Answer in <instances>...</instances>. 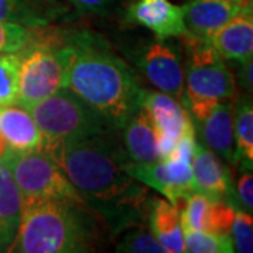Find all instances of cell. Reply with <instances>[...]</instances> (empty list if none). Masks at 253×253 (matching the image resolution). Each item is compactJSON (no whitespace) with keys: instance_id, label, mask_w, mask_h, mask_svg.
<instances>
[{"instance_id":"6da1fadb","label":"cell","mask_w":253,"mask_h":253,"mask_svg":"<svg viewBox=\"0 0 253 253\" xmlns=\"http://www.w3.org/2000/svg\"><path fill=\"white\" fill-rule=\"evenodd\" d=\"M113 131L65 142L45 154L62 169L86 208L121 232L144 218L148 190L126 172L128 158Z\"/></svg>"},{"instance_id":"7a4b0ae2","label":"cell","mask_w":253,"mask_h":253,"mask_svg":"<svg viewBox=\"0 0 253 253\" xmlns=\"http://www.w3.org/2000/svg\"><path fill=\"white\" fill-rule=\"evenodd\" d=\"M58 38L65 87L96 111L109 126L120 129L139 106L142 89L132 69L97 33L68 30Z\"/></svg>"},{"instance_id":"3957f363","label":"cell","mask_w":253,"mask_h":253,"mask_svg":"<svg viewBox=\"0 0 253 253\" xmlns=\"http://www.w3.org/2000/svg\"><path fill=\"white\" fill-rule=\"evenodd\" d=\"M82 208L49 197H23L17 232L7 252H89L93 236Z\"/></svg>"},{"instance_id":"277c9868","label":"cell","mask_w":253,"mask_h":253,"mask_svg":"<svg viewBox=\"0 0 253 253\" xmlns=\"http://www.w3.org/2000/svg\"><path fill=\"white\" fill-rule=\"evenodd\" d=\"M186 48V103L197 121L210 116L218 103L234 97L235 78L206 40L190 33L180 37Z\"/></svg>"},{"instance_id":"5b68a950","label":"cell","mask_w":253,"mask_h":253,"mask_svg":"<svg viewBox=\"0 0 253 253\" xmlns=\"http://www.w3.org/2000/svg\"><path fill=\"white\" fill-rule=\"evenodd\" d=\"M23 109L31 114L42 132V152L111 129L96 111L66 87Z\"/></svg>"},{"instance_id":"8992f818","label":"cell","mask_w":253,"mask_h":253,"mask_svg":"<svg viewBox=\"0 0 253 253\" xmlns=\"http://www.w3.org/2000/svg\"><path fill=\"white\" fill-rule=\"evenodd\" d=\"M20 52L17 99L14 104L26 107L65 87L59 38L55 33L45 37L34 36L33 41Z\"/></svg>"},{"instance_id":"52a82bcc","label":"cell","mask_w":253,"mask_h":253,"mask_svg":"<svg viewBox=\"0 0 253 253\" xmlns=\"http://www.w3.org/2000/svg\"><path fill=\"white\" fill-rule=\"evenodd\" d=\"M0 161L7 166L23 197H49L86 207L62 169L45 152L7 148Z\"/></svg>"},{"instance_id":"ba28073f","label":"cell","mask_w":253,"mask_h":253,"mask_svg":"<svg viewBox=\"0 0 253 253\" xmlns=\"http://www.w3.org/2000/svg\"><path fill=\"white\" fill-rule=\"evenodd\" d=\"M126 172L145 186L161 193L170 204L179 208L194 190L191 159H158L152 162H126Z\"/></svg>"},{"instance_id":"9c48e42d","label":"cell","mask_w":253,"mask_h":253,"mask_svg":"<svg viewBox=\"0 0 253 253\" xmlns=\"http://www.w3.org/2000/svg\"><path fill=\"white\" fill-rule=\"evenodd\" d=\"M139 106L146 111L154 126L161 159L169 156L181 138L196 134L189 111L170 94L142 89Z\"/></svg>"},{"instance_id":"30bf717a","label":"cell","mask_w":253,"mask_h":253,"mask_svg":"<svg viewBox=\"0 0 253 253\" xmlns=\"http://www.w3.org/2000/svg\"><path fill=\"white\" fill-rule=\"evenodd\" d=\"M136 65L156 89L174 99L183 97L184 75L180 55L173 44L165 42V40L148 42L136 55Z\"/></svg>"},{"instance_id":"8fae6325","label":"cell","mask_w":253,"mask_h":253,"mask_svg":"<svg viewBox=\"0 0 253 253\" xmlns=\"http://www.w3.org/2000/svg\"><path fill=\"white\" fill-rule=\"evenodd\" d=\"M183 7L184 26L191 36L208 41L229 20L252 10V3L232 0H189Z\"/></svg>"},{"instance_id":"7c38bea8","label":"cell","mask_w":253,"mask_h":253,"mask_svg":"<svg viewBox=\"0 0 253 253\" xmlns=\"http://www.w3.org/2000/svg\"><path fill=\"white\" fill-rule=\"evenodd\" d=\"M181 225L199 231L231 235L235 208L225 201L208 199L199 191H193L179 207Z\"/></svg>"},{"instance_id":"4fadbf2b","label":"cell","mask_w":253,"mask_h":253,"mask_svg":"<svg viewBox=\"0 0 253 253\" xmlns=\"http://www.w3.org/2000/svg\"><path fill=\"white\" fill-rule=\"evenodd\" d=\"M128 18L151 30L158 40L180 38L189 33L183 20V7L169 0H134L128 7Z\"/></svg>"},{"instance_id":"5bb4252c","label":"cell","mask_w":253,"mask_h":253,"mask_svg":"<svg viewBox=\"0 0 253 253\" xmlns=\"http://www.w3.org/2000/svg\"><path fill=\"white\" fill-rule=\"evenodd\" d=\"M194 190L208 199L225 201L232 194L229 174L222 162L206 145L197 144L191 158Z\"/></svg>"},{"instance_id":"9a60e30c","label":"cell","mask_w":253,"mask_h":253,"mask_svg":"<svg viewBox=\"0 0 253 253\" xmlns=\"http://www.w3.org/2000/svg\"><path fill=\"white\" fill-rule=\"evenodd\" d=\"M208 44L222 59L244 62L253 55L252 10L238 14L210 37Z\"/></svg>"},{"instance_id":"2e32d148","label":"cell","mask_w":253,"mask_h":253,"mask_svg":"<svg viewBox=\"0 0 253 253\" xmlns=\"http://www.w3.org/2000/svg\"><path fill=\"white\" fill-rule=\"evenodd\" d=\"M68 13L61 0H0V21L45 28Z\"/></svg>"},{"instance_id":"e0dca14e","label":"cell","mask_w":253,"mask_h":253,"mask_svg":"<svg viewBox=\"0 0 253 253\" xmlns=\"http://www.w3.org/2000/svg\"><path fill=\"white\" fill-rule=\"evenodd\" d=\"M0 135L10 149L42 151L44 148V136L34 118L17 104L0 106Z\"/></svg>"},{"instance_id":"ac0fdd59","label":"cell","mask_w":253,"mask_h":253,"mask_svg":"<svg viewBox=\"0 0 253 253\" xmlns=\"http://www.w3.org/2000/svg\"><path fill=\"white\" fill-rule=\"evenodd\" d=\"M123 131V146L128 161L131 162H152L161 159L159 146L154 126L141 106L126 118Z\"/></svg>"},{"instance_id":"d6986e66","label":"cell","mask_w":253,"mask_h":253,"mask_svg":"<svg viewBox=\"0 0 253 253\" xmlns=\"http://www.w3.org/2000/svg\"><path fill=\"white\" fill-rule=\"evenodd\" d=\"M201 138L206 146L222 161L234 163V113L229 103L221 101L212 109L210 116L199 121Z\"/></svg>"},{"instance_id":"ffe728a7","label":"cell","mask_w":253,"mask_h":253,"mask_svg":"<svg viewBox=\"0 0 253 253\" xmlns=\"http://www.w3.org/2000/svg\"><path fill=\"white\" fill-rule=\"evenodd\" d=\"M148 219L151 234L165 248L166 253L186 252L179 208L168 200H154L149 204Z\"/></svg>"},{"instance_id":"44dd1931","label":"cell","mask_w":253,"mask_h":253,"mask_svg":"<svg viewBox=\"0 0 253 253\" xmlns=\"http://www.w3.org/2000/svg\"><path fill=\"white\" fill-rule=\"evenodd\" d=\"M23 196L7 166L0 161V252H7L17 232Z\"/></svg>"},{"instance_id":"7402d4cb","label":"cell","mask_w":253,"mask_h":253,"mask_svg":"<svg viewBox=\"0 0 253 253\" xmlns=\"http://www.w3.org/2000/svg\"><path fill=\"white\" fill-rule=\"evenodd\" d=\"M234 163L252 170L253 165V109L252 100L242 97L234 114Z\"/></svg>"},{"instance_id":"603a6c76","label":"cell","mask_w":253,"mask_h":253,"mask_svg":"<svg viewBox=\"0 0 253 253\" xmlns=\"http://www.w3.org/2000/svg\"><path fill=\"white\" fill-rule=\"evenodd\" d=\"M186 252L191 253H232L235 252L231 235L212 234L181 225Z\"/></svg>"},{"instance_id":"cb8c5ba5","label":"cell","mask_w":253,"mask_h":253,"mask_svg":"<svg viewBox=\"0 0 253 253\" xmlns=\"http://www.w3.org/2000/svg\"><path fill=\"white\" fill-rule=\"evenodd\" d=\"M17 54L0 52V106H11L16 103L18 87Z\"/></svg>"},{"instance_id":"d4e9b609","label":"cell","mask_w":253,"mask_h":253,"mask_svg":"<svg viewBox=\"0 0 253 253\" xmlns=\"http://www.w3.org/2000/svg\"><path fill=\"white\" fill-rule=\"evenodd\" d=\"M37 28H28L16 23L0 21V52L17 54L33 41Z\"/></svg>"},{"instance_id":"484cf974","label":"cell","mask_w":253,"mask_h":253,"mask_svg":"<svg viewBox=\"0 0 253 253\" xmlns=\"http://www.w3.org/2000/svg\"><path fill=\"white\" fill-rule=\"evenodd\" d=\"M116 251L128 253H166L158 239L144 229H131L126 232Z\"/></svg>"},{"instance_id":"4316f807","label":"cell","mask_w":253,"mask_h":253,"mask_svg":"<svg viewBox=\"0 0 253 253\" xmlns=\"http://www.w3.org/2000/svg\"><path fill=\"white\" fill-rule=\"evenodd\" d=\"M234 248L241 253L253 252V221L252 215L244 210H235L234 222L231 228Z\"/></svg>"},{"instance_id":"83f0119b","label":"cell","mask_w":253,"mask_h":253,"mask_svg":"<svg viewBox=\"0 0 253 253\" xmlns=\"http://www.w3.org/2000/svg\"><path fill=\"white\" fill-rule=\"evenodd\" d=\"M236 196L244 211L252 214L253 211V176L252 170H245L236 183Z\"/></svg>"},{"instance_id":"f1b7e54d","label":"cell","mask_w":253,"mask_h":253,"mask_svg":"<svg viewBox=\"0 0 253 253\" xmlns=\"http://www.w3.org/2000/svg\"><path fill=\"white\" fill-rule=\"evenodd\" d=\"M81 13L106 16L114 7L116 0H68Z\"/></svg>"},{"instance_id":"f546056e","label":"cell","mask_w":253,"mask_h":253,"mask_svg":"<svg viewBox=\"0 0 253 253\" xmlns=\"http://www.w3.org/2000/svg\"><path fill=\"white\" fill-rule=\"evenodd\" d=\"M241 63V73H239V79H241V83L244 86L246 90L252 91V83H253V78H252V59H248V61H244Z\"/></svg>"},{"instance_id":"4dcf8cb0","label":"cell","mask_w":253,"mask_h":253,"mask_svg":"<svg viewBox=\"0 0 253 253\" xmlns=\"http://www.w3.org/2000/svg\"><path fill=\"white\" fill-rule=\"evenodd\" d=\"M6 149H7V144H6V141L3 139V136L0 135V158H1V155L4 154Z\"/></svg>"},{"instance_id":"1f68e13d","label":"cell","mask_w":253,"mask_h":253,"mask_svg":"<svg viewBox=\"0 0 253 253\" xmlns=\"http://www.w3.org/2000/svg\"><path fill=\"white\" fill-rule=\"evenodd\" d=\"M232 1H238V3H252V0H232Z\"/></svg>"}]
</instances>
